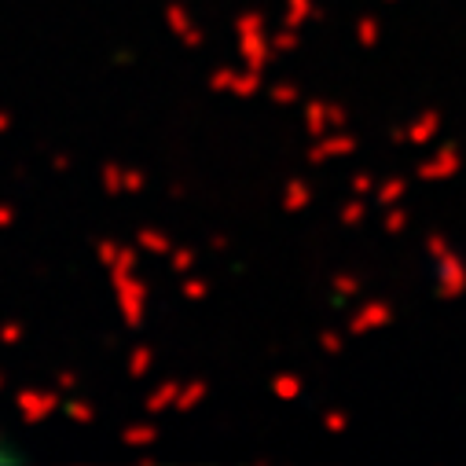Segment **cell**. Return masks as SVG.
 <instances>
[{
	"instance_id": "6da1fadb",
	"label": "cell",
	"mask_w": 466,
	"mask_h": 466,
	"mask_svg": "<svg viewBox=\"0 0 466 466\" xmlns=\"http://www.w3.org/2000/svg\"><path fill=\"white\" fill-rule=\"evenodd\" d=\"M12 459H19V451L8 448V433H0V462H12Z\"/></svg>"
}]
</instances>
